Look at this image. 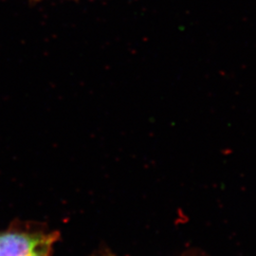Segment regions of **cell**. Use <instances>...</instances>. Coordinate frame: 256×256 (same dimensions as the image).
Returning <instances> with one entry per match:
<instances>
[{"label": "cell", "mask_w": 256, "mask_h": 256, "mask_svg": "<svg viewBox=\"0 0 256 256\" xmlns=\"http://www.w3.org/2000/svg\"><path fill=\"white\" fill-rule=\"evenodd\" d=\"M96 256H115L112 252H110L108 248H102L100 252H98V254Z\"/></svg>", "instance_id": "cell-3"}, {"label": "cell", "mask_w": 256, "mask_h": 256, "mask_svg": "<svg viewBox=\"0 0 256 256\" xmlns=\"http://www.w3.org/2000/svg\"><path fill=\"white\" fill-rule=\"evenodd\" d=\"M55 244H50L46 245L45 247L40 248L39 250H37L36 254H34L32 256H52V252H54V247Z\"/></svg>", "instance_id": "cell-2"}, {"label": "cell", "mask_w": 256, "mask_h": 256, "mask_svg": "<svg viewBox=\"0 0 256 256\" xmlns=\"http://www.w3.org/2000/svg\"><path fill=\"white\" fill-rule=\"evenodd\" d=\"M60 234L42 224L12 222L0 230V256H32L50 244H56Z\"/></svg>", "instance_id": "cell-1"}]
</instances>
